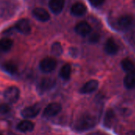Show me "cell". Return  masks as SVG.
Returning <instances> with one entry per match:
<instances>
[{"mask_svg": "<svg viewBox=\"0 0 135 135\" xmlns=\"http://www.w3.org/2000/svg\"><path fill=\"white\" fill-rule=\"evenodd\" d=\"M97 119L95 116L90 114H85L81 115L75 123V129L78 131H88L96 126Z\"/></svg>", "mask_w": 135, "mask_h": 135, "instance_id": "1", "label": "cell"}, {"mask_svg": "<svg viewBox=\"0 0 135 135\" xmlns=\"http://www.w3.org/2000/svg\"><path fill=\"white\" fill-rule=\"evenodd\" d=\"M55 80L51 78H42L37 85V93L40 94H44L50 89H51L55 85Z\"/></svg>", "mask_w": 135, "mask_h": 135, "instance_id": "2", "label": "cell"}, {"mask_svg": "<svg viewBox=\"0 0 135 135\" xmlns=\"http://www.w3.org/2000/svg\"><path fill=\"white\" fill-rule=\"evenodd\" d=\"M57 66V62L54 58L47 57L42 59L40 62V69L44 73H51L52 72Z\"/></svg>", "mask_w": 135, "mask_h": 135, "instance_id": "3", "label": "cell"}, {"mask_svg": "<svg viewBox=\"0 0 135 135\" xmlns=\"http://www.w3.org/2000/svg\"><path fill=\"white\" fill-rule=\"evenodd\" d=\"M5 99L9 103H16L20 97V90L16 86H10L7 88L4 92Z\"/></svg>", "mask_w": 135, "mask_h": 135, "instance_id": "4", "label": "cell"}, {"mask_svg": "<svg viewBox=\"0 0 135 135\" xmlns=\"http://www.w3.org/2000/svg\"><path fill=\"white\" fill-rule=\"evenodd\" d=\"M62 111V106L59 103H51L44 108L43 115L44 117H54Z\"/></svg>", "mask_w": 135, "mask_h": 135, "instance_id": "5", "label": "cell"}, {"mask_svg": "<svg viewBox=\"0 0 135 135\" xmlns=\"http://www.w3.org/2000/svg\"><path fill=\"white\" fill-rule=\"evenodd\" d=\"M40 107L38 104H35L23 108L21 112V115L25 119H33L40 113Z\"/></svg>", "mask_w": 135, "mask_h": 135, "instance_id": "6", "label": "cell"}, {"mask_svg": "<svg viewBox=\"0 0 135 135\" xmlns=\"http://www.w3.org/2000/svg\"><path fill=\"white\" fill-rule=\"evenodd\" d=\"M15 28L21 33L27 35L28 33H30L31 32V25L30 23L28 21V20L27 19H21L20 21H18L16 25H15Z\"/></svg>", "mask_w": 135, "mask_h": 135, "instance_id": "7", "label": "cell"}, {"mask_svg": "<svg viewBox=\"0 0 135 135\" xmlns=\"http://www.w3.org/2000/svg\"><path fill=\"white\" fill-rule=\"evenodd\" d=\"M75 31L80 36H86L87 35H89L91 32L92 28L88 22L82 21H80L79 23L77 24V25L75 27Z\"/></svg>", "mask_w": 135, "mask_h": 135, "instance_id": "8", "label": "cell"}, {"mask_svg": "<svg viewBox=\"0 0 135 135\" xmlns=\"http://www.w3.org/2000/svg\"><path fill=\"white\" fill-rule=\"evenodd\" d=\"M99 87V82L97 80H90L87 81L80 89V93L83 94H89L95 92Z\"/></svg>", "mask_w": 135, "mask_h": 135, "instance_id": "9", "label": "cell"}, {"mask_svg": "<svg viewBox=\"0 0 135 135\" xmlns=\"http://www.w3.org/2000/svg\"><path fill=\"white\" fill-rule=\"evenodd\" d=\"M65 6V0H50L49 8L55 14L60 13Z\"/></svg>", "mask_w": 135, "mask_h": 135, "instance_id": "10", "label": "cell"}, {"mask_svg": "<svg viewBox=\"0 0 135 135\" xmlns=\"http://www.w3.org/2000/svg\"><path fill=\"white\" fill-rule=\"evenodd\" d=\"M32 14L37 20H39L40 21H43V22L47 21L50 19L49 13L44 8L39 7V8L34 9L33 11H32Z\"/></svg>", "mask_w": 135, "mask_h": 135, "instance_id": "11", "label": "cell"}, {"mask_svg": "<svg viewBox=\"0 0 135 135\" xmlns=\"http://www.w3.org/2000/svg\"><path fill=\"white\" fill-rule=\"evenodd\" d=\"M104 51L109 55H115L119 51V46L114 39L109 38L104 44Z\"/></svg>", "mask_w": 135, "mask_h": 135, "instance_id": "12", "label": "cell"}, {"mask_svg": "<svg viewBox=\"0 0 135 135\" xmlns=\"http://www.w3.org/2000/svg\"><path fill=\"white\" fill-rule=\"evenodd\" d=\"M35 127V124L27 119H25L23 121H21L17 126V130L22 132V133H28V132H31L33 131Z\"/></svg>", "mask_w": 135, "mask_h": 135, "instance_id": "13", "label": "cell"}, {"mask_svg": "<svg viewBox=\"0 0 135 135\" xmlns=\"http://www.w3.org/2000/svg\"><path fill=\"white\" fill-rule=\"evenodd\" d=\"M133 22V17L131 15L126 14L123 16H121L117 21L118 26L122 29L128 28Z\"/></svg>", "mask_w": 135, "mask_h": 135, "instance_id": "14", "label": "cell"}, {"mask_svg": "<svg viewBox=\"0 0 135 135\" xmlns=\"http://www.w3.org/2000/svg\"><path fill=\"white\" fill-rule=\"evenodd\" d=\"M87 9H86V6L81 3V2H76L74 3L72 7H71V13L74 16H77V17H80V16H82L85 13Z\"/></svg>", "mask_w": 135, "mask_h": 135, "instance_id": "15", "label": "cell"}, {"mask_svg": "<svg viewBox=\"0 0 135 135\" xmlns=\"http://www.w3.org/2000/svg\"><path fill=\"white\" fill-rule=\"evenodd\" d=\"M124 85L127 89H133L135 87V70L129 72L124 78Z\"/></svg>", "mask_w": 135, "mask_h": 135, "instance_id": "16", "label": "cell"}, {"mask_svg": "<svg viewBox=\"0 0 135 135\" xmlns=\"http://www.w3.org/2000/svg\"><path fill=\"white\" fill-rule=\"evenodd\" d=\"M121 66L123 69L128 73L135 70V63L129 58L123 59L121 62Z\"/></svg>", "mask_w": 135, "mask_h": 135, "instance_id": "17", "label": "cell"}, {"mask_svg": "<svg viewBox=\"0 0 135 135\" xmlns=\"http://www.w3.org/2000/svg\"><path fill=\"white\" fill-rule=\"evenodd\" d=\"M1 68L2 69V70H4L5 72L8 73L9 74H14L17 71V65L14 64L13 62H4L1 66Z\"/></svg>", "mask_w": 135, "mask_h": 135, "instance_id": "18", "label": "cell"}, {"mask_svg": "<svg viewBox=\"0 0 135 135\" xmlns=\"http://www.w3.org/2000/svg\"><path fill=\"white\" fill-rule=\"evenodd\" d=\"M71 66L70 64H65L59 71V76L63 80H69L71 75Z\"/></svg>", "mask_w": 135, "mask_h": 135, "instance_id": "19", "label": "cell"}, {"mask_svg": "<svg viewBox=\"0 0 135 135\" xmlns=\"http://www.w3.org/2000/svg\"><path fill=\"white\" fill-rule=\"evenodd\" d=\"M13 47V41L9 38H3L0 40V51H9Z\"/></svg>", "mask_w": 135, "mask_h": 135, "instance_id": "20", "label": "cell"}, {"mask_svg": "<svg viewBox=\"0 0 135 135\" xmlns=\"http://www.w3.org/2000/svg\"><path fill=\"white\" fill-rule=\"evenodd\" d=\"M115 120V113L113 112V110L112 109H108L105 114V117H104V125L110 128Z\"/></svg>", "mask_w": 135, "mask_h": 135, "instance_id": "21", "label": "cell"}, {"mask_svg": "<svg viewBox=\"0 0 135 135\" xmlns=\"http://www.w3.org/2000/svg\"><path fill=\"white\" fill-rule=\"evenodd\" d=\"M62 51H63L62 47L61 44L59 43V42L54 43V44H52L51 47V53H52L54 55H55V56L60 55L62 53Z\"/></svg>", "mask_w": 135, "mask_h": 135, "instance_id": "22", "label": "cell"}, {"mask_svg": "<svg viewBox=\"0 0 135 135\" xmlns=\"http://www.w3.org/2000/svg\"><path fill=\"white\" fill-rule=\"evenodd\" d=\"M11 111V107L8 104H0V114H7Z\"/></svg>", "mask_w": 135, "mask_h": 135, "instance_id": "23", "label": "cell"}, {"mask_svg": "<svg viewBox=\"0 0 135 135\" xmlns=\"http://www.w3.org/2000/svg\"><path fill=\"white\" fill-rule=\"evenodd\" d=\"M100 40V35L97 32L93 33L89 37V41L92 43H97Z\"/></svg>", "mask_w": 135, "mask_h": 135, "instance_id": "24", "label": "cell"}, {"mask_svg": "<svg viewBox=\"0 0 135 135\" xmlns=\"http://www.w3.org/2000/svg\"><path fill=\"white\" fill-rule=\"evenodd\" d=\"M104 2H105V0H89V2L93 6H96V7L101 6Z\"/></svg>", "mask_w": 135, "mask_h": 135, "instance_id": "25", "label": "cell"}, {"mask_svg": "<svg viewBox=\"0 0 135 135\" xmlns=\"http://www.w3.org/2000/svg\"><path fill=\"white\" fill-rule=\"evenodd\" d=\"M126 135H135V131H130Z\"/></svg>", "mask_w": 135, "mask_h": 135, "instance_id": "26", "label": "cell"}, {"mask_svg": "<svg viewBox=\"0 0 135 135\" xmlns=\"http://www.w3.org/2000/svg\"><path fill=\"white\" fill-rule=\"evenodd\" d=\"M134 4L135 5V0H134Z\"/></svg>", "mask_w": 135, "mask_h": 135, "instance_id": "27", "label": "cell"}, {"mask_svg": "<svg viewBox=\"0 0 135 135\" xmlns=\"http://www.w3.org/2000/svg\"><path fill=\"white\" fill-rule=\"evenodd\" d=\"M0 135H2V134H0Z\"/></svg>", "mask_w": 135, "mask_h": 135, "instance_id": "28", "label": "cell"}]
</instances>
